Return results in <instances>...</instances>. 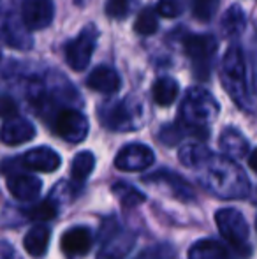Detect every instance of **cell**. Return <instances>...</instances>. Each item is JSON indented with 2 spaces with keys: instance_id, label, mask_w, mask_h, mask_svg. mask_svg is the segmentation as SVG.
I'll use <instances>...</instances> for the list:
<instances>
[{
  "instance_id": "4",
  "label": "cell",
  "mask_w": 257,
  "mask_h": 259,
  "mask_svg": "<svg viewBox=\"0 0 257 259\" xmlns=\"http://www.w3.org/2000/svg\"><path fill=\"white\" fill-rule=\"evenodd\" d=\"M215 222L220 235L236 249H243L248 242V224L243 213L236 208H222L215 213Z\"/></svg>"
},
{
  "instance_id": "25",
  "label": "cell",
  "mask_w": 257,
  "mask_h": 259,
  "mask_svg": "<svg viewBox=\"0 0 257 259\" xmlns=\"http://www.w3.org/2000/svg\"><path fill=\"white\" fill-rule=\"evenodd\" d=\"M28 219L32 221H52V219L57 217V206L53 205L52 201H41L37 203L35 206H32L30 210L27 211Z\"/></svg>"
},
{
  "instance_id": "8",
  "label": "cell",
  "mask_w": 257,
  "mask_h": 259,
  "mask_svg": "<svg viewBox=\"0 0 257 259\" xmlns=\"http://www.w3.org/2000/svg\"><path fill=\"white\" fill-rule=\"evenodd\" d=\"M21 16L28 30H42L55 18V4L53 0H23Z\"/></svg>"
},
{
  "instance_id": "20",
  "label": "cell",
  "mask_w": 257,
  "mask_h": 259,
  "mask_svg": "<svg viewBox=\"0 0 257 259\" xmlns=\"http://www.w3.org/2000/svg\"><path fill=\"white\" fill-rule=\"evenodd\" d=\"M220 148H222L231 159H240V157H243L247 154L248 143L238 131L227 129L226 133L220 136Z\"/></svg>"
},
{
  "instance_id": "24",
  "label": "cell",
  "mask_w": 257,
  "mask_h": 259,
  "mask_svg": "<svg viewBox=\"0 0 257 259\" xmlns=\"http://www.w3.org/2000/svg\"><path fill=\"white\" fill-rule=\"evenodd\" d=\"M159 21H157V13H155L151 7H144L136 18V23H134V30L141 35H151L157 32Z\"/></svg>"
},
{
  "instance_id": "10",
  "label": "cell",
  "mask_w": 257,
  "mask_h": 259,
  "mask_svg": "<svg viewBox=\"0 0 257 259\" xmlns=\"http://www.w3.org/2000/svg\"><path fill=\"white\" fill-rule=\"evenodd\" d=\"M34 136L35 127L27 118H21V116H14L11 120H6L2 129H0V140H2V143L9 145V147L27 143V141L34 140Z\"/></svg>"
},
{
  "instance_id": "33",
  "label": "cell",
  "mask_w": 257,
  "mask_h": 259,
  "mask_svg": "<svg viewBox=\"0 0 257 259\" xmlns=\"http://www.w3.org/2000/svg\"><path fill=\"white\" fill-rule=\"evenodd\" d=\"M255 229H257V221H255Z\"/></svg>"
},
{
  "instance_id": "21",
  "label": "cell",
  "mask_w": 257,
  "mask_h": 259,
  "mask_svg": "<svg viewBox=\"0 0 257 259\" xmlns=\"http://www.w3.org/2000/svg\"><path fill=\"white\" fill-rule=\"evenodd\" d=\"M222 34L226 37H236L241 32L245 30V25H247V18H245L243 11L240 6H231L226 11L222 18Z\"/></svg>"
},
{
  "instance_id": "32",
  "label": "cell",
  "mask_w": 257,
  "mask_h": 259,
  "mask_svg": "<svg viewBox=\"0 0 257 259\" xmlns=\"http://www.w3.org/2000/svg\"><path fill=\"white\" fill-rule=\"evenodd\" d=\"M248 166H250L252 171H255V173H257V148L252 152L250 157H248Z\"/></svg>"
},
{
  "instance_id": "31",
  "label": "cell",
  "mask_w": 257,
  "mask_h": 259,
  "mask_svg": "<svg viewBox=\"0 0 257 259\" xmlns=\"http://www.w3.org/2000/svg\"><path fill=\"white\" fill-rule=\"evenodd\" d=\"M18 115V106L9 96H0V118L11 120Z\"/></svg>"
},
{
  "instance_id": "6",
  "label": "cell",
  "mask_w": 257,
  "mask_h": 259,
  "mask_svg": "<svg viewBox=\"0 0 257 259\" xmlns=\"http://www.w3.org/2000/svg\"><path fill=\"white\" fill-rule=\"evenodd\" d=\"M185 53L194 64V72L199 79H206L210 74V62L217 52V41L212 35H189L183 41Z\"/></svg>"
},
{
  "instance_id": "30",
  "label": "cell",
  "mask_w": 257,
  "mask_h": 259,
  "mask_svg": "<svg viewBox=\"0 0 257 259\" xmlns=\"http://www.w3.org/2000/svg\"><path fill=\"white\" fill-rule=\"evenodd\" d=\"M155 13H159L164 18H176L182 13V6L178 0H159Z\"/></svg>"
},
{
  "instance_id": "9",
  "label": "cell",
  "mask_w": 257,
  "mask_h": 259,
  "mask_svg": "<svg viewBox=\"0 0 257 259\" xmlns=\"http://www.w3.org/2000/svg\"><path fill=\"white\" fill-rule=\"evenodd\" d=\"M155 160V154L150 147L141 143H130L124 147L115 157V166L122 171H143Z\"/></svg>"
},
{
  "instance_id": "16",
  "label": "cell",
  "mask_w": 257,
  "mask_h": 259,
  "mask_svg": "<svg viewBox=\"0 0 257 259\" xmlns=\"http://www.w3.org/2000/svg\"><path fill=\"white\" fill-rule=\"evenodd\" d=\"M49 228L46 226H34L30 231L25 235L23 247L32 257H41L46 254L49 245Z\"/></svg>"
},
{
  "instance_id": "5",
  "label": "cell",
  "mask_w": 257,
  "mask_h": 259,
  "mask_svg": "<svg viewBox=\"0 0 257 259\" xmlns=\"http://www.w3.org/2000/svg\"><path fill=\"white\" fill-rule=\"evenodd\" d=\"M97 32L95 27H86L85 30L79 32V35L74 41L65 45V60H67L69 67H72L74 71H85L88 67L90 60H92L93 50H95L97 42Z\"/></svg>"
},
{
  "instance_id": "12",
  "label": "cell",
  "mask_w": 257,
  "mask_h": 259,
  "mask_svg": "<svg viewBox=\"0 0 257 259\" xmlns=\"http://www.w3.org/2000/svg\"><path fill=\"white\" fill-rule=\"evenodd\" d=\"M92 233L88 228H83V226H76L71 228L62 235L60 238V247H62V252L65 256H83L90 250L92 247Z\"/></svg>"
},
{
  "instance_id": "29",
  "label": "cell",
  "mask_w": 257,
  "mask_h": 259,
  "mask_svg": "<svg viewBox=\"0 0 257 259\" xmlns=\"http://www.w3.org/2000/svg\"><path fill=\"white\" fill-rule=\"evenodd\" d=\"M130 0H106V14L115 20H122L129 14Z\"/></svg>"
},
{
  "instance_id": "1",
  "label": "cell",
  "mask_w": 257,
  "mask_h": 259,
  "mask_svg": "<svg viewBox=\"0 0 257 259\" xmlns=\"http://www.w3.org/2000/svg\"><path fill=\"white\" fill-rule=\"evenodd\" d=\"M222 79L224 87L240 106H247V71H245L243 53L240 48L233 46L227 50L222 60Z\"/></svg>"
},
{
  "instance_id": "18",
  "label": "cell",
  "mask_w": 257,
  "mask_h": 259,
  "mask_svg": "<svg viewBox=\"0 0 257 259\" xmlns=\"http://www.w3.org/2000/svg\"><path fill=\"white\" fill-rule=\"evenodd\" d=\"M189 259H229L227 249L215 240H201L189 250Z\"/></svg>"
},
{
  "instance_id": "28",
  "label": "cell",
  "mask_w": 257,
  "mask_h": 259,
  "mask_svg": "<svg viewBox=\"0 0 257 259\" xmlns=\"http://www.w3.org/2000/svg\"><path fill=\"white\" fill-rule=\"evenodd\" d=\"M219 6V0H192L194 16L199 21H208L215 14V9Z\"/></svg>"
},
{
  "instance_id": "3",
  "label": "cell",
  "mask_w": 257,
  "mask_h": 259,
  "mask_svg": "<svg viewBox=\"0 0 257 259\" xmlns=\"http://www.w3.org/2000/svg\"><path fill=\"white\" fill-rule=\"evenodd\" d=\"M219 113V104L215 103L212 96L204 90H190L183 104V118L187 125L192 127V131H204L202 125L212 122Z\"/></svg>"
},
{
  "instance_id": "23",
  "label": "cell",
  "mask_w": 257,
  "mask_h": 259,
  "mask_svg": "<svg viewBox=\"0 0 257 259\" xmlns=\"http://www.w3.org/2000/svg\"><path fill=\"white\" fill-rule=\"evenodd\" d=\"M113 192H115V196L122 201V205L127 206V208L136 206V205H139V203L144 201L143 192H139L137 189H134L132 185L124 184V182H117V184L113 185Z\"/></svg>"
},
{
  "instance_id": "22",
  "label": "cell",
  "mask_w": 257,
  "mask_h": 259,
  "mask_svg": "<svg viewBox=\"0 0 257 259\" xmlns=\"http://www.w3.org/2000/svg\"><path fill=\"white\" fill-rule=\"evenodd\" d=\"M93 167H95V157H93L92 152H88V150L79 152V154L74 157V160H72L71 175H72V178L78 182L86 180V178L90 177V173L93 171Z\"/></svg>"
},
{
  "instance_id": "11",
  "label": "cell",
  "mask_w": 257,
  "mask_h": 259,
  "mask_svg": "<svg viewBox=\"0 0 257 259\" xmlns=\"http://www.w3.org/2000/svg\"><path fill=\"white\" fill-rule=\"evenodd\" d=\"M60 155L48 147H37L28 150L21 157V164L27 169L41 171V173H53L60 167Z\"/></svg>"
},
{
  "instance_id": "27",
  "label": "cell",
  "mask_w": 257,
  "mask_h": 259,
  "mask_svg": "<svg viewBox=\"0 0 257 259\" xmlns=\"http://www.w3.org/2000/svg\"><path fill=\"white\" fill-rule=\"evenodd\" d=\"M175 254V247H171L169 243H159V245L144 249L143 252H139V256L136 259H173Z\"/></svg>"
},
{
  "instance_id": "7",
  "label": "cell",
  "mask_w": 257,
  "mask_h": 259,
  "mask_svg": "<svg viewBox=\"0 0 257 259\" xmlns=\"http://www.w3.org/2000/svg\"><path fill=\"white\" fill-rule=\"evenodd\" d=\"M55 133L69 143H81L88 134V120L78 109H62L55 118Z\"/></svg>"
},
{
  "instance_id": "19",
  "label": "cell",
  "mask_w": 257,
  "mask_h": 259,
  "mask_svg": "<svg viewBox=\"0 0 257 259\" xmlns=\"http://www.w3.org/2000/svg\"><path fill=\"white\" fill-rule=\"evenodd\" d=\"M151 94H153V101L159 106H171L178 97L180 87L176 83V79L173 78H159L153 83Z\"/></svg>"
},
{
  "instance_id": "26",
  "label": "cell",
  "mask_w": 257,
  "mask_h": 259,
  "mask_svg": "<svg viewBox=\"0 0 257 259\" xmlns=\"http://www.w3.org/2000/svg\"><path fill=\"white\" fill-rule=\"evenodd\" d=\"M210 157V152L206 148L199 147V145H190V147H185L182 152H180V159L187 164V166H197L202 160H206Z\"/></svg>"
},
{
  "instance_id": "17",
  "label": "cell",
  "mask_w": 257,
  "mask_h": 259,
  "mask_svg": "<svg viewBox=\"0 0 257 259\" xmlns=\"http://www.w3.org/2000/svg\"><path fill=\"white\" fill-rule=\"evenodd\" d=\"M102 120L111 129H129V123L132 122V113L125 101H120L102 109Z\"/></svg>"
},
{
  "instance_id": "2",
  "label": "cell",
  "mask_w": 257,
  "mask_h": 259,
  "mask_svg": "<svg viewBox=\"0 0 257 259\" xmlns=\"http://www.w3.org/2000/svg\"><path fill=\"white\" fill-rule=\"evenodd\" d=\"M210 187L215 192H219L220 196H245L248 192V180L247 177H243L240 167H236L234 164L222 160L219 164H213L210 167Z\"/></svg>"
},
{
  "instance_id": "13",
  "label": "cell",
  "mask_w": 257,
  "mask_h": 259,
  "mask_svg": "<svg viewBox=\"0 0 257 259\" xmlns=\"http://www.w3.org/2000/svg\"><path fill=\"white\" fill-rule=\"evenodd\" d=\"M86 85H88V89L95 90V92L111 96V94H117L120 90L122 79L113 67H110V65H99V67H95L88 74Z\"/></svg>"
},
{
  "instance_id": "15",
  "label": "cell",
  "mask_w": 257,
  "mask_h": 259,
  "mask_svg": "<svg viewBox=\"0 0 257 259\" xmlns=\"http://www.w3.org/2000/svg\"><path fill=\"white\" fill-rule=\"evenodd\" d=\"M134 243V236L127 231H118L104 243L97 259H122L130 250Z\"/></svg>"
},
{
  "instance_id": "14",
  "label": "cell",
  "mask_w": 257,
  "mask_h": 259,
  "mask_svg": "<svg viewBox=\"0 0 257 259\" xmlns=\"http://www.w3.org/2000/svg\"><path fill=\"white\" fill-rule=\"evenodd\" d=\"M9 192L20 201H34L41 194L42 184L34 175H13L7 178Z\"/></svg>"
}]
</instances>
